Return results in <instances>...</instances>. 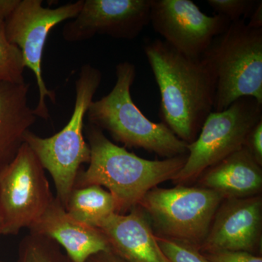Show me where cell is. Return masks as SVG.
Wrapping results in <instances>:
<instances>
[{
    "instance_id": "cell-1",
    "label": "cell",
    "mask_w": 262,
    "mask_h": 262,
    "mask_svg": "<svg viewBox=\"0 0 262 262\" xmlns=\"http://www.w3.org/2000/svg\"><path fill=\"white\" fill-rule=\"evenodd\" d=\"M144 51L159 88L160 117L181 140H195L213 112L214 75L203 57L192 58L163 39L149 40Z\"/></svg>"
},
{
    "instance_id": "cell-2",
    "label": "cell",
    "mask_w": 262,
    "mask_h": 262,
    "mask_svg": "<svg viewBox=\"0 0 262 262\" xmlns=\"http://www.w3.org/2000/svg\"><path fill=\"white\" fill-rule=\"evenodd\" d=\"M84 132L91 160L89 168L79 172L75 188H106L116 201L117 213H127L139 206L151 189L173 180L187 160V155L163 160L144 159L114 144L101 129L91 124L84 125Z\"/></svg>"
},
{
    "instance_id": "cell-3",
    "label": "cell",
    "mask_w": 262,
    "mask_h": 262,
    "mask_svg": "<svg viewBox=\"0 0 262 262\" xmlns=\"http://www.w3.org/2000/svg\"><path fill=\"white\" fill-rule=\"evenodd\" d=\"M136 76L134 63L122 61L117 65L116 83L110 94L91 103L86 114L89 123L107 131L114 140L126 147L165 158L187 155V143L163 122L151 121L133 101L130 89Z\"/></svg>"
},
{
    "instance_id": "cell-4",
    "label": "cell",
    "mask_w": 262,
    "mask_h": 262,
    "mask_svg": "<svg viewBox=\"0 0 262 262\" xmlns=\"http://www.w3.org/2000/svg\"><path fill=\"white\" fill-rule=\"evenodd\" d=\"M101 81V71L90 63L82 66L75 82V106L68 123L51 137H40L30 130L24 136V142L51 174L56 198L64 208L81 165L91 160V149L84 137V120Z\"/></svg>"
},
{
    "instance_id": "cell-5",
    "label": "cell",
    "mask_w": 262,
    "mask_h": 262,
    "mask_svg": "<svg viewBox=\"0 0 262 262\" xmlns=\"http://www.w3.org/2000/svg\"><path fill=\"white\" fill-rule=\"evenodd\" d=\"M214 75L213 112H222L243 97L262 104V29L244 20L232 22L202 56Z\"/></svg>"
},
{
    "instance_id": "cell-6",
    "label": "cell",
    "mask_w": 262,
    "mask_h": 262,
    "mask_svg": "<svg viewBox=\"0 0 262 262\" xmlns=\"http://www.w3.org/2000/svg\"><path fill=\"white\" fill-rule=\"evenodd\" d=\"M223 200L211 189L177 185L153 188L139 206L149 218L155 235L200 249Z\"/></svg>"
},
{
    "instance_id": "cell-7",
    "label": "cell",
    "mask_w": 262,
    "mask_h": 262,
    "mask_svg": "<svg viewBox=\"0 0 262 262\" xmlns=\"http://www.w3.org/2000/svg\"><path fill=\"white\" fill-rule=\"evenodd\" d=\"M262 120V104L243 97L222 112H212L195 140L188 144L187 160L173 179L177 185L194 182L207 168L244 147L246 137Z\"/></svg>"
},
{
    "instance_id": "cell-8",
    "label": "cell",
    "mask_w": 262,
    "mask_h": 262,
    "mask_svg": "<svg viewBox=\"0 0 262 262\" xmlns=\"http://www.w3.org/2000/svg\"><path fill=\"white\" fill-rule=\"evenodd\" d=\"M83 3L84 0H79L50 8L43 7L41 0H20L14 11L5 20L8 40L20 49L25 67L35 76L39 100L34 113L43 120L50 118L46 98L53 103L56 102V93L48 89L43 78L42 57L46 41L58 24L77 16Z\"/></svg>"
},
{
    "instance_id": "cell-9",
    "label": "cell",
    "mask_w": 262,
    "mask_h": 262,
    "mask_svg": "<svg viewBox=\"0 0 262 262\" xmlns=\"http://www.w3.org/2000/svg\"><path fill=\"white\" fill-rule=\"evenodd\" d=\"M54 198L42 164L24 142L14 159L0 170L3 235H15L29 229Z\"/></svg>"
},
{
    "instance_id": "cell-10",
    "label": "cell",
    "mask_w": 262,
    "mask_h": 262,
    "mask_svg": "<svg viewBox=\"0 0 262 262\" xmlns=\"http://www.w3.org/2000/svg\"><path fill=\"white\" fill-rule=\"evenodd\" d=\"M150 24L171 47L200 58L231 22L221 15L203 13L191 0H151Z\"/></svg>"
},
{
    "instance_id": "cell-11",
    "label": "cell",
    "mask_w": 262,
    "mask_h": 262,
    "mask_svg": "<svg viewBox=\"0 0 262 262\" xmlns=\"http://www.w3.org/2000/svg\"><path fill=\"white\" fill-rule=\"evenodd\" d=\"M151 0H84L75 18L62 31L67 42L88 40L96 35L132 40L150 24Z\"/></svg>"
},
{
    "instance_id": "cell-12",
    "label": "cell",
    "mask_w": 262,
    "mask_h": 262,
    "mask_svg": "<svg viewBox=\"0 0 262 262\" xmlns=\"http://www.w3.org/2000/svg\"><path fill=\"white\" fill-rule=\"evenodd\" d=\"M262 196L225 199L217 208L199 251L256 253L261 245Z\"/></svg>"
},
{
    "instance_id": "cell-13",
    "label": "cell",
    "mask_w": 262,
    "mask_h": 262,
    "mask_svg": "<svg viewBox=\"0 0 262 262\" xmlns=\"http://www.w3.org/2000/svg\"><path fill=\"white\" fill-rule=\"evenodd\" d=\"M29 229L30 233L53 239L73 262H85L95 253L111 249L101 229L75 220L56 196Z\"/></svg>"
},
{
    "instance_id": "cell-14",
    "label": "cell",
    "mask_w": 262,
    "mask_h": 262,
    "mask_svg": "<svg viewBox=\"0 0 262 262\" xmlns=\"http://www.w3.org/2000/svg\"><path fill=\"white\" fill-rule=\"evenodd\" d=\"M113 251L128 262H170L157 242L145 212L139 206L125 214L113 213L98 226Z\"/></svg>"
},
{
    "instance_id": "cell-15",
    "label": "cell",
    "mask_w": 262,
    "mask_h": 262,
    "mask_svg": "<svg viewBox=\"0 0 262 262\" xmlns=\"http://www.w3.org/2000/svg\"><path fill=\"white\" fill-rule=\"evenodd\" d=\"M196 182V187L214 191L224 200L251 198L261 192V166L244 146L207 168Z\"/></svg>"
},
{
    "instance_id": "cell-16",
    "label": "cell",
    "mask_w": 262,
    "mask_h": 262,
    "mask_svg": "<svg viewBox=\"0 0 262 262\" xmlns=\"http://www.w3.org/2000/svg\"><path fill=\"white\" fill-rule=\"evenodd\" d=\"M30 84L0 83V170L10 163L37 120L29 106Z\"/></svg>"
},
{
    "instance_id": "cell-17",
    "label": "cell",
    "mask_w": 262,
    "mask_h": 262,
    "mask_svg": "<svg viewBox=\"0 0 262 262\" xmlns=\"http://www.w3.org/2000/svg\"><path fill=\"white\" fill-rule=\"evenodd\" d=\"M65 208L75 220L96 228L105 219L117 213L113 194L98 185L75 188Z\"/></svg>"
},
{
    "instance_id": "cell-18",
    "label": "cell",
    "mask_w": 262,
    "mask_h": 262,
    "mask_svg": "<svg viewBox=\"0 0 262 262\" xmlns=\"http://www.w3.org/2000/svg\"><path fill=\"white\" fill-rule=\"evenodd\" d=\"M17 262H73L53 239L29 233L18 246Z\"/></svg>"
},
{
    "instance_id": "cell-19",
    "label": "cell",
    "mask_w": 262,
    "mask_h": 262,
    "mask_svg": "<svg viewBox=\"0 0 262 262\" xmlns=\"http://www.w3.org/2000/svg\"><path fill=\"white\" fill-rule=\"evenodd\" d=\"M25 68L21 52L8 40L5 20L0 19V83H24Z\"/></svg>"
},
{
    "instance_id": "cell-20",
    "label": "cell",
    "mask_w": 262,
    "mask_h": 262,
    "mask_svg": "<svg viewBox=\"0 0 262 262\" xmlns=\"http://www.w3.org/2000/svg\"><path fill=\"white\" fill-rule=\"evenodd\" d=\"M156 239L170 262H210L192 245L158 236Z\"/></svg>"
},
{
    "instance_id": "cell-21",
    "label": "cell",
    "mask_w": 262,
    "mask_h": 262,
    "mask_svg": "<svg viewBox=\"0 0 262 262\" xmlns=\"http://www.w3.org/2000/svg\"><path fill=\"white\" fill-rule=\"evenodd\" d=\"M258 1L256 0H208L207 3L218 15L231 23L249 18Z\"/></svg>"
},
{
    "instance_id": "cell-22",
    "label": "cell",
    "mask_w": 262,
    "mask_h": 262,
    "mask_svg": "<svg viewBox=\"0 0 262 262\" xmlns=\"http://www.w3.org/2000/svg\"><path fill=\"white\" fill-rule=\"evenodd\" d=\"M210 262H262L261 256L241 251H215L202 253Z\"/></svg>"
},
{
    "instance_id": "cell-23",
    "label": "cell",
    "mask_w": 262,
    "mask_h": 262,
    "mask_svg": "<svg viewBox=\"0 0 262 262\" xmlns=\"http://www.w3.org/2000/svg\"><path fill=\"white\" fill-rule=\"evenodd\" d=\"M244 147L252 155L254 159L262 165V120L258 122L246 137Z\"/></svg>"
},
{
    "instance_id": "cell-24",
    "label": "cell",
    "mask_w": 262,
    "mask_h": 262,
    "mask_svg": "<svg viewBox=\"0 0 262 262\" xmlns=\"http://www.w3.org/2000/svg\"><path fill=\"white\" fill-rule=\"evenodd\" d=\"M85 262H128L124 259L121 256H119L113 250L101 251L92 255L91 257L88 258Z\"/></svg>"
},
{
    "instance_id": "cell-25",
    "label": "cell",
    "mask_w": 262,
    "mask_h": 262,
    "mask_svg": "<svg viewBox=\"0 0 262 262\" xmlns=\"http://www.w3.org/2000/svg\"><path fill=\"white\" fill-rule=\"evenodd\" d=\"M20 0H0V19L5 20L14 11Z\"/></svg>"
},
{
    "instance_id": "cell-26",
    "label": "cell",
    "mask_w": 262,
    "mask_h": 262,
    "mask_svg": "<svg viewBox=\"0 0 262 262\" xmlns=\"http://www.w3.org/2000/svg\"><path fill=\"white\" fill-rule=\"evenodd\" d=\"M249 18V22L247 24L248 27L253 29H262V1L258 2Z\"/></svg>"
},
{
    "instance_id": "cell-27",
    "label": "cell",
    "mask_w": 262,
    "mask_h": 262,
    "mask_svg": "<svg viewBox=\"0 0 262 262\" xmlns=\"http://www.w3.org/2000/svg\"><path fill=\"white\" fill-rule=\"evenodd\" d=\"M3 224L1 213H0V236L3 235Z\"/></svg>"
},
{
    "instance_id": "cell-28",
    "label": "cell",
    "mask_w": 262,
    "mask_h": 262,
    "mask_svg": "<svg viewBox=\"0 0 262 262\" xmlns=\"http://www.w3.org/2000/svg\"><path fill=\"white\" fill-rule=\"evenodd\" d=\"M0 262H4V261H2L1 259H0Z\"/></svg>"
}]
</instances>
